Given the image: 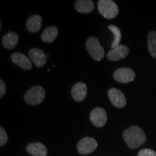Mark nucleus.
<instances>
[{"mask_svg": "<svg viewBox=\"0 0 156 156\" xmlns=\"http://www.w3.org/2000/svg\"><path fill=\"white\" fill-rule=\"evenodd\" d=\"M124 141L131 149L139 147L146 142V135L143 130L137 126H132L126 129L123 134Z\"/></svg>", "mask_w": 156, "mask_h": 156, "instance_id": "f257e3e1", "label": "nucleus"}, {"mask_svg": "<svg viewBox=\"0 0 156 156\" xmlns=\"http://www.w3.org/2000/svg\"><path fill=\"white\" fill-rule=\"evenodd\" d=\"M98 9L103 17L108 20L115 18L119 14L118 6L112 0H100L98 1Z\"/></svg>", "mask_w": 156, "mask_h": 156, "instance_id": "f03ea898", "label": "nucleus"}, {"mask_svg": "<svg viewBox=\"0 0 156 156\" xmlns=\"http://www.w3.org/2000/svg\"><path fill=\"white\" fill-rule=\"evenodd\" d=\"M86 48L90 55L92 56V58L95 61H101L104 57V49L101 46L98 38L95 37H90L87 39L86 41Z\"/></svg>", "mask_w": 156, "mask_h": 156, "instance_id": "7ed1b4c3", "label": "nucleus"}, {"mask_svg": "<svg viewBox=\"0 0 156 156\" xmlns=\"http://www.w3.org/2000/svg\"><path fill=\"white\" fill-rule=\"evenodd\" d=\"M46 93L45 90L41 86H35L31 87L25 94V101L27 103L33 106L40 104L44 101Z\"/></svg>", "mask_w": 156, "mask_h": 156, "instance_id": "20e7f679", "label": "nucleus"}, {"mask_svg": "<svg viewBox=\"0 0 156 156\" xmlns=\"http://www.w3.org/2000/svg\"><path fill=\"white\" fill-rule=\"evenodd\" d=\"M98 147V142L94 138L87 136L80 140L77 144V151L81 155H88L94 152Z\"/></svg>", "mask_w": 156, "mask_h": 156, "instance_id": "39448f33", "label": "nucleus"}, {"mask_svg": "<svg viewBox=\"0 0 156 156\" xmlns=\"http://www.w3.org/2000/svg\"><path fill=\"white\" fill-rule=\"evenodd\" d=\"M135 73L130 68H119L114 73L115 80L119 83H131L135 78Z\"/></svg>", "mask_w": 156, "mask_h": 156, "instance_id": "423d86ee", "label": "nucleus"}, {"mask_svg": "<svg viewBox=\"0 0 156 156\" xmlns=\"http://www.w3.org/2000/svg\"><path fill=\"white\" fill-rule=\"evenodd\" d=\"M90 119L95 126L103 127L106 124L107 113L102 108H95L91 112Z\"/></svg>", "mask_w": 156, "mask_h": 156, "instance_id": "0eeeda50", "label": "nucleus"}, {"mask_svg": "<svg viewBox=\"0 0 156 156\" xmlns=\"http://www.w3.org/2000/svg\"><path fill=\"white\" fill-rule=\"evenodd\" d=\"M109 100L116 108H124L126 104V99L122 91L116 88H111L108 92Z\"/></svg>", "mask_w": 156, "mask_h": 156, "instance_id": "6e6552de", "label": "nucleus"}, {"mask_svg": "<svg viewBox=\"0 0 156 156\" xmlns=\"http://www.w3.org/2000/svg\"><path fill=\"white\" fill-rule=\"evenodd\" d=\"M129 53V49L125 45H119L118 47L113 48L107 54V58L109 61L117 62L124 59Z\"/></svg>", "mask_w": 156, "mask_h": 156, "instance_id": "1a4fd4ad", "label": "nucleus"}, {"mask_svg": "<svg viewBox=\"0 0 156 156\" xmlns=\"http://www.w3.org/2000/svg\"><path fill=\"white\" fill-rule=\"evenodd\" d=\"M28 55L30 59L37 67H42L46 64L47 56L42 50L39 48H34L30 49L29 51Z\"/></svg>", "mask_w": 156, "mask_h": 156, "instance_id": "9d476101", "label": "nucleus"}, {"mask_svg": "<svg viewBox=\"0 0 156 156\" xmlns=\"http://www.w3.org/2000/svg\"><path fill=\"white\" fill-rule=\"evenodd\" d=\"M12 61L20 67L23 69L29 70L32 68V62L28 56L24 55L23 54L17 53L13 54L11 56Z\"/></svg>", "mask_w": 156, "mask_h": 156, "instance_id": "9b49d317", "label": "nucleus"}, {"mask_svg": "<svg viewBox=\"0 0 156 156\" xmlns=\"http://www.w3.org/2000/svg\"><path fill=\"white\" fill-rule=\"evenodd\" d=\"M71 93L74 100L77 102H81L87 95V88L86 85L83 83H76L72 88Z\"/></svg>", "mask_w": 156, "mask_h": 156, "instance_id": "f8f14e48", "label": "nucleus"}, {"mask_svg": "<svg viewBox=\"0 0 156 156\" xmlns=\"http://www.w3.org/2000/svg\"><path fill=\"white\" fill-rule=\"evenodd\" d=\"M26 150L29 154L34 156H46L48 153L47 148L41 142L30 143L27 146Z\"/></svg>", "mask_w": 156, "mask_h": 156, "instance_id": "ddd939ff", "label": "nucleus"}, {"mask_svg": "<svg viewBox=\"0 0 156 156\" xmlns=\"http://www.w3.org/2000/svg\"><path fill=\"white\" fill-rule=\"evenodd\" d=\"M19 38L16 33L8 32L2 38V45L7 49H12L17 45Z\"/></svg>", "mask_w": 156, "mask_h": 156, "instance_id": "4468645a", "label": "nucleus"}, {"mask_svg": "<svg viewBox=\"0 0 156 156\" xmlns=\"http://www.w3.org/2000/svg\"><path fill=\"white\" fill-rule=\"evenodd\" d=\"M94 3L91 0H80L75 3L76 10L83 14L91 12L94 9Z\"/></svg>", "mask_w": 156, "mask_h": 156, "instance_id": "2eb2a0df", "label": "nucleus"}, {"mask_svg": "<svg viewBox=\"0 0 156 156\" xmlns=\"http://www.w3.org/2000/svg\"><path fill=\"white\" fill-rule=\"evenodd\" d=\"M42 25V17L38 15H34L28 20L26 27L29 32L36 33L40 30Z\"/></svg>", "mask_w": 156, "mask_h": 156, "instance_id": "dca6fc26", "label": "nucleus"}, {"mask_svg": "<svg viewBox=\"0 0 156 156\" xmlns=\"http://www.w3.org/2000/svg\"><path fill=\"white\" fill-rule=\"evenodd\" d=\"M58 36V29L55 26H50L46 28L41 35V39L44 43L50 44Z\"/></svg>", "mask_w": 156, "mask_h": 156, "instance_id": "f3484780", "label": "nucleus"}, {"mask_svg": "<svg viewBox=\"0 0 156 156\" xmlns=\"http://www.w3.org/2000/svg\"><path fill=\"white\" fill-rule=\"evenodd\" d=\"M148 49L153 58H156V33L151 31L147 37Z\"/></svg>", "mask_w": 156, "mask_h": 156, "instance_id": "a211bd4d", "label": "nucleus"}, {"mask_svg": "<svg viewBox=\"0 0 156 156\" xmlns=\"http://www.w3.org/2000/svg\"><path fill=\"white\" fill-rule=\"evenodd\" d=\"M108 29L112 32V34H114V41H113L112 44V48H115L118 47L120 44L121 41V38H122V34H121L120 29L116 27V25H110L108 26Z\"/></svg>", "mask_w": 156, "mask_h": 156, "instance_id": "6ab92c4d", "label": "nucleus"}, {"mask_svg": "<svg viewBox=\"0 0 156 156\" xmlns=\"http://www.w3.org/2000/svg\"><path fill=\"white\" fill-rule=\"evenodd\" d=\"M7 140H8V136H7V134L6 133L5 130L4 129L2 126L0 127V145L2 147L7 143Z\"/></svg>", "mask_w": 156, "mask_h": 156, "instance_id": "aec40b11", "label": "nucleus"}, {"mask_svg": "<svg viewBox=\"0 0 156 156\" xmlns=\"http://www.w3.org/2000/svg\"><path fill=\"white\" fill-rule=\"evenodd\" d=\"M137 156H156V152L151 149H143L139 152Z\"/></svg>", "mask_w": 156, "mask_h": 156, "instance_id": "412c9836", "label": "nucleus"}, {"mask_svg": "<svg viewBox=\"0 0 156 156\" xmlns=\"http://www.w3.org/2000/svg\"><path fill=\"white\" fill-rule=\"evenodd\" d=\"M6 93V85L2 80H0V98H2Z\"/></svg>", "mask_w": 156, "mask_h": 156, "instance_id": "4be33fe9", "label": "nucleus"}, {"mask_svg": "<svg viewBox=\"0 0 156 156\" xmlns=\"http://www.w3.org/2000/svg\"><path fill=\"white\" fill-rule=\"evenodd\" d=\"M2 22H1V23H0V29H2Z\"/></svg>", "mask_w": 156, "mask_h": 156, "instance_id": "5701e85b", "label": "nucleus"}]
</instances>
